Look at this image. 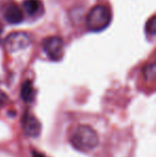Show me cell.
Returning <instances> with one entry per match:
<instances>
[{"mask_svg": "<svg viewBox=\"0 0 156 157\" xmlns=\"http://www.w3.org/2000/svg\"><path fill=\"white\" fill-rule=\"evenodd\" d=\"M97 132L90 125H79L70 136V143L79 152H91L98 145Z\"/></svg>", "mask_w": 156, "mask_h": 157, "instance_id": "obj_1", "label": "cell"}, {"mask_svg": "<svg viewBox=\"0 0 156 157\" xmlns=\"http://www.w3.org/2000/svg\"><path fill=\"white\" fill-rule=\"evenodd\" d=\"M8 101H9L8 95L4 93L3 91H1V90H0V107H3V106L6 105Z\"/></svg>", "mask_w": 156, "mask_h": 157, "instance_id": "obj_11", "label": "cell"}, {"mask_svg": "<svg viewBox=\"0 0 156 157\" xmlns=\"http://www.w3.org/2000/svg\"><path fill=\"white\" fill-rule=\"evenodd\" d=\"M3 45L6 52L13 54L27 48L30 45V39L25 32H14L6 37Z\"/></svg>", "mask_w": 156, "mask_h": 157, "instance_id": "obj_3", "label": "cell"}, {"mask_svg": "<svg viewBox=\"0 0 156 157\" xmlns=\"http://www.w3.org/2000/svg\"><path fill=\"white\" fill-rule=\"evenodd\" d=\"M111 18L112 16L109 8L105 6H95L88 13L86 25L91 31L100 32L108 27L111 23Z\"/></svg>", "mask_w": 156, "mask_h": 157, "instance_id": "obj_2", "label": "cell"}, {"mask_svg": "<svg viewBox=\"0 0 156 157\" xmlns=\"http://www.w3.org/2000/svg\"><path fill=\"white\" fill-rule=\"evenodd\" d=\"M1 31H2V29H1V27H0V34H1Z\"/></svg>", "mask_w": 156, "mask_h": 157, "instance_id": "obj_13", "label": "cell"}, {"mask_svg": "<svg viewBox=\"0 0 156 157\" xmlns=\"http://www.w3.org/2000/svg\"><path fill=\"white\" fill-rule=\"evenodd\" d=\"M23 128L28 137L36 138L41 134L42 124L34 116L30 113H26L23 118Z\"/></svg>", "mask_w": 156, "mask_h": 157, "instance_id": "obj_5", "label": "cell"}, {"mask_svg": "<svg viewBox=\"0 0 156 157\" xmlns=\"http://www.w3.org/2000/svg\"><path fill=\"white\" fill-rule=\"evenodd\" d=\"M3 17L9 24L18 25V24L23 23L24 13L16 4H11V6H8L6 8L3 12Z\"/></svg>", "mask_w": 156, "mask_h": 157, "instance_id": "obj_6", "label": "cell"}, {"mask_svg": "<svg viewBox=\"0 0 156 157\" xmlns=\"http://www.w3.org/2000/svg\"><path fill=\"white\" fill-rule=\"evenodd\" d=\"M34 88H33V83L31 80H27L23 83L21 86V96L23 98L24 101L26 103H30V101H33L34 98Z\"/></svg>", "mask_w": 156, "mask_h": 157, "instance_id": "obj_7", "label": "cell"}, {"mask_svg": "<svg viewBox=\"0 0 156 157\" xmlns=\"http://www.w3.org/2000/svg\"><path fill=\"white\" fill-rule=\"evenodd\" d=\"M43 50L50 60L59 61L63 57V41L60 36H48L42 42Z\"/></svg>", "mask_w": 156, "mask_h": 157, "instance_id": "obj_4", "label": "cell"}, {"mask_svg": "<svg viewBox=\"0 0 156 157\" xmlns=\"http://www.w3.org/2000/svg\"><path fill=\"white\" fill-rule=\"evenodd\" d=\"M23 8L28 15L34 16L39 13L40 9H42V3L40 0H25L23 2Z\"/></svg>", "mask_w": 156, "mask_h": 157, "instance_id": "obj_8", "label": "cell"}, {"mask_svg": "<svg viewBox=\"0 0 156 157\" xmlns=\"http://www.w3.org/2000/svg\"><path fill=\"white\" fill-rule=\"evenodd\" d=\"M143 76L146 80H153L155 78V73H156V67H155V63H149L146 64L143 67Z\"/></svg>", "mask_w": 156, "mask_h": 157, "instance_id": "obj_9", "label": "cell"}, {"mask_svg": "<svg viewBox=\"0 0 156 157\" xmlns=\"http://www.w3.org/2000/svg\"><path fill=\"white\" fill-rule=\"evenodd\" d=\"M32 157H46L44 154L40 153V152H36V151H33L32 152Z\"/></svg>", "mask_w": 156, "mask_h": 157, "instance_id": "obj_12", "label": "cell"}, {"mask_svg": "<svg viewBox=\"0 0 156 157\" xmlns=\"http://www.w3.org/2000/svg\"><path fill=\"white\" fill-rule=\"evenodd\" d=\"M146 32L149 35H154L156 32V16L153 15L146 24Z\"/></svg>", "mask_w": 156, "mask_h": 157, "instance_id": "obj_10", "label": "cell"}]
</instances>
